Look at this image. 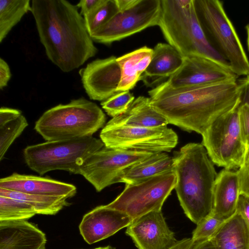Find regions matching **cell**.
Here are the masks:
<instances>
[{
    "instance_id": "6da1fadb",
    "label": "cell",
    "mask_w": 249,
    "mask_h": 249,
    "mask_svg": "<svg viewBox=\"0 0 249 249\" xmlns=\"http://www.w3.org/2000/svg\"><path fill=\"white\" fill-rule=\"evenodd\" d=\"M152 106L168 123L202 135L222 115L238 107L237 79L174 88L163 82L148 91Z\"/></svg>"
},
{
    "instance_id": "7a4b0ae2",
    "label": "cell",
    "mask_w": 249,
    "mask_h": 249,
    "mask_svg": "<svg viewBox=\"0 0 249 249\" xmlns=\"http://www.w3.org/2000/svg\"><path fill=\"white\" fill-rule=\"evenodd\" d=\"M31 12L47 56L62 71L77 69L97 53L76 5L65 0H33Z\"/></svg>"
},
{
    "instance_id": "3957f363",
    "label": "cell",
    "mask_w": 249,
    "mask_h": 249,
    "mask_svg": "<svg viewBox=\"0 0 249 249\" xmlns=\"http://www.w3.org/2000/svg\"><path fill=\"white\" fill-rule=\"evenodd\" d=\"M173 157L174 189L184 213L196 225L212 213L217 173L202 143H188Z\"/></svg>"
},
{
    "instance_id": "277c9868",
    "label": "cell",
    "mask_w": 249,
    "mask_h": 249,
    "mask_svg": "<svg viewBox=\"0 0 249 249\" xmlns=\"http://www.w3.org/2000/svg\"><path fill=\"white\" fill-rule=\"evenodd\" d=\"M161 6L158 26L169 44L183 57L203 56L231 69L228 62L208 41L197 16L194 0H161Z\"/></svg>"
},
{
    "instance_id": "5b68a950",
    "label": "cell",
    "mask_w": 249,
    "mask_h": 249,
    "mask_svg": "<svg viewBox=\"0 0 249 249\" xmlns=\"http://www.w3.org/2000/svg\"><path fill=\"white\" fill-rule=\"evenodd\" d=\"M106 121L105 114L96 104L81 97L46 111L34 129L46 141L71 140L92 136Z\"/></svg>"
},
{
    "instance_id": "8992f818",
    "label": "cell",
    "mask_w": 249,
    "mask_h": 249,
    "mask_svg": "<svg viewBox=\"0 0 249 249\" xmlns=\"http://www.w3.org/2000/svg\"><path fill=\"white\" fill-rule=\"evenodd\" d=\"M104 145L92 136L46 141L27 146L23 156L28 167L40 175L53 170L79 174L88 158Z\"/></svg>"
},
{
    "instance_id": "52a82bcc",
    "label": "cell",
    "mask_w": 249,
    "mask_h": 249,
    "mask_svg": "<svg viewBox=\"0 0 249 249\" xmlns=\"http://www.w3.org/2000/svg\"><path fill=\"white\" fill-rule=\"evenodd\" d=\"M196 11L210 44L228 62L238 76L249 75V61L222 2L194 0Z\"/></svg>"
},
{
    "instance_id": "ba28073f",
    "label": "cell",
    "mask_w": 249,
    "mask_h": 249,
    "mask_svg": "<svg viewBox=\"0 0 249 249\" xmlns=\"http://www.w3.org/2000/svg\"><path fill=\"white\" fill-rule=\"evenodd\" d=\"M239 107L217 118L201 135L202 144L213 164L229 170L240 167L247 150L240 131Z\"/></svg>"
},
{
    "instance_id": "9c48e42d",
    "label": "cell",
    "mask_w": 249,
    "mask_h": 249,
    "mask_svg": "<svg viewBox=\"0 0 249 249\" xmlns=\"http://www.w3.org/2000/svg\"><path fill=\"white\" fill-rule=\"evenodd\" d=\"M176 182V175L172 171L125 184L123 192L107 205L125 213L133 220L150 212L161 211Z\"/></svg>"
},
{
    "instance_id": "30bf717a",
    "label": "cell",
    "mask_w": 249,
    "mask_h": 249,
    "mask_svg": "<svg viewBox=\"0 0 249 249\" xmlns=\"http://www.w3.org/2000/svg\"><path fill=\"white\" fill-rule=\"evenodd\" d=\"M100 138L109 148L151 153L170 152L178 142L177 133L167 126L149 128L106 124Z\"/></svg>"
},
{
    "instance_id": "8fae6325",
    "label": "cell",
    "mask_w": 249,
    "mask_h": 249,
    "mask_svg": "<svg viewBox=\"0 0 249 249\" xmlns=\"http://www.w3.org/2000/svg\"><path fill=\"white\" fill-rule=\"evenodd\" d=\"M161 10V0H139L129 9L119 11L90 36L93 41L104 44L119 41L158 25Z\"/></svg>"
},
{
    "instance_id": "7c38bea8",
    "label": "cell",
    "mask_w": 249,
    "mask_h": 249,
    "mask_svg": "<svg viewBox=\"0 0 249 249\" xmlns=\"http://www.w3.org/2000/svg\"><path fill=\"white\" fill-rule=\"evenodd\" d=\"M152 153L114 149L104 145L88 158L79 174L99 192L107 187L119 183L121 173L125 169Z\"/></svg>"
},
{
    "instance_id": "4fadbf2b",
    "label": "cell",
    "mask_w": 249,
    "mask_h": 249,
    "mask_svg": "<svg viewBox=\"0 0 249 249\" xmlns=\"http://www.w3.org/2000/svg\"><path fill=\"white\" fill-rule=\"evenodd\" d=\"M180 68L166 81L174 88L204 85L233 79L238 76L230 69L201 55L184 57Z\"/></svg>"
},
{
    "instance_id": "5bb4252c",
    "label": "cell",
    "mask_w": 249,
    "mask_h": 249,
    "mask_svg": "<svg viewBox=\"0 0 249 249\" xmlns=\"http://www.w3.org/2000/svg\"><path fill=\"white\" fill-rule=\"evenodd\" d=\"M125 233L138 249H171L178 242L161 211L150 212L133 220Z\"/></svg>"
},
{
    "instance_id": "9a60e30c",
    "label": "cell",
    "mask_w": 249,
    "mask_h": 249,
    "mask_svg": "<svg viewBox=\"0 0 249 249\" xmlns=\"http://www.w3.org/2000/svg\"><path fill=\"white\" fill-rule=\"evenodd\" d=\"M79 74L91 100L103 102L117 92L121 73L114 56L92 61L80 70Z\"/></svg>"
},
{
    "instance_id": "2e32d148",
    "label": "cell",
    "mask_w": 249,
    "mask_h": 249,
    "mask_svg": "<svg viewBox=\"0 0 249 249\" xmlns=\"http://www.w3.org/2000/svg\"><path fill=\"white\" fill-rule=\"evenodd\" d=\"M132 221L125 213L101 205L83 216L79 229L84 240L92 244L113 235Z\"/></svg>"
},
{
    "instance_id": "e0dca14e",
    "label": "cell",
    "mask_w": 249,
    "mask_h": 249,
    "mask_svg": "<svg viewBox=\"0 0 249 249\" xmlns=\"http://www.w3.org/2000/svg\"><path fill=\"white\" fill-rule=\"evenodd\" d=\"M0 188L21 193L69 198L76 194V187L70 183L48 178L14 173L0 179Z\"/></svg>"
},
{
    "instance_id": "ac0fdd59",
    "label": "cell",
    "mask_w": 249,
    "mask_h": 249,
    "mask_svg": "<svg viewBox=\"0 0 249 249\" xmlns=\"http://www.w3.org/2000/svg\"><path fill=\"white\" fill-rule=\"evenodd\" d=\"M45 234L27 220L0 221V249H46Z\"/></svg>"
},
{
    "instance_id": "d6986e66",
    "label": "cell",
    "mask_w": 249,
    "mask_h": 249,
    "mask_svg": "<svg viewBox=\"0 0 249 249\" xmlns=\"http://www.w3.org/2000/svg\"><path fill=\"white\" fill-rule=\"evenodd\" d=\"M237 171L224 169L217 174L213 188V205L212 213L224 221L236 212L239 196Z\"/></svg>"
},
{
    "instance_id": "ffe728a7",
    "label": "cell",
    "mask_w": 249,
    "mask_h": 249,
    "mask_svg": "<svg viewBox=\"0 0 249 249\" xmlns=\"http://www.w3.org/2000/svg\"><path fill=\"white\" fill-rule=\"evenodd\" d=\"M153 50L151 62L140 78L147 86L169 78L180 68L184 59L168 43H158Z\"/></svg>"
},
{
    "instance_id": "44dd1931",
    "label": "cell",
    "mask_w": 249,
    "mask_h": 249,
    "mask_svg": "<svg viewBox=\"0 0 249 249\" xmlns=\"http://www.w3.org/2000/svg\"><path fill=\"white\" fill-rule=\"evenodd\" d=\"M109 125L141 127L167 126V119L151 105L149 97L140 96L135 99L123 114L112 118Z\"/></svg>"
},
{
    "instance_id": "7402d4cb",
    "label": "cell",
    "mask_w": 249,
    "mask_h": 249,
    "mask_svg": "<svg viewBox=\"0 0 249 249\" xmlns=\"http://www.w3.org/2000/svg\"><path fill=\"white\" fill-rule=\"evenodd\" d=\"M174 159L166 152H154L148 157L137 162L121 173L119 182L133 184L173 171Z\"/></svg>"
},
{
    "instance_id": "603a6c76",
    "label": "cell",
    "mask_w": 249,
    "mask_h": 249,
    "mask_svg": "<svg viewBox=\"0 0 249 249\" xmlns=\"http://www.w3.org/2000/svg\"><path fill=\"white\" fill-rule=\"evenodd\" d=\"M153 50L143 46L117 58L121 69V80L117 92L129 91L140 80L150 64Z\"/></svg>"
},
{
    "instance_id": "cb8c5ba5",
    "label": "cell",
    "mask_w": 249,
    "mask_h": 249,
    "mask_svg": "<svg viewBox=\"0 0 249 249\" xmlns=\"http://www.w3.org/2000/svg\"><path fill=\"white\" fill-rule=\"evenodd\" d=\"M210 240L215 249H249V229L236 212L224 221Z\"/></svg>"
},
{
    "instance_id": "d4e9b609",
    "label": "cell",
    "mask_w": 249,
    "mask_h": 249,
    "mask_svg": "<svg viewBox=\"0 0 249 249\" xmlns=\"http://www.w3.org/2000/svg\"><path fill=\"white\" fill-rule=\"evenodd\" d=\"M28 125L20 110L2 107L0 108V160L8 149Z\"/></svg>"
},
{
    "instance_id": "484cf974",
    "label": "cell",
    "mask_w": 249,
    "mask_h": 249,
    "mask_svg": "<svg viewBox=\"0 0 249 249\" xmlns=\"http://www.w3.org/2000/svg\"><path fill=\"white\" fill-rule=\"evenodd\" d=\"M0 196L25 202L31 206L37 214L54 215L70 204L64 197L29 194L0 188Z\"/></svg>"
},
{
    "instance_id": "4316f807",
    "label": "cell",
    "mask_w": 249,
    "mask_h": 249,
    "mask_svg": "<svg viewBox=\"0 0 249 249\" xmlns=\"http://www.w3.org/2000/svg\"><path fill=\"white\" fill-rule=\"evenodd\" d=\"M29 0H0V42H2L13 27L25 14L31 12Z\"/></svg>"
},
{
    "instance_id": "83f0119b",
    "label": "cell",
    "mask_w": 249,
    "mask_h": 249,
    "mask_svg": "<svg viewBox=\"0 0 249 249\" xmlns=\"http://www.w3.org/2000/svg\"><path fill=\"white\" fill-rule=\"evenodd\" d=\"M36 214L33 208L25 202L0 196V221L27 220Z\"/></svg>"
},
{
    "instance_id": "f1b7e54d",
    "label": "cell",
    "mask_w": 249,
    "mask_h": 249,
    "mask_svg": "<svg viewBox=\"0 0 249 249\" xmlns=\"http://www.w3.org/2000/svg\"><path fill=\"white\" fill-rule=\"evenodd\" d=\"M118 12L115 0H103L98 6L83 16L90 35L107 23Z\"/></svg>"
},
{
    "instance_id": "f546056e",
    "label": "cell",
    "mask_w": 249,
    "mask_h": 249,
    "mask_svg": "<svg viewBox=\"0 0 249 249\" xmlns=\"http://www.w3.org/2000/svg\"><path fill=\"white\" fill-rule=\"evenodd\" d=\"M134 100L133 94L129 91H121L102 102L101 105L107 115L113 118L124 113Z\"/></svg>"
},
{
    "instance_id": "4dcf8cb0",
    "label": "cell",
    "mask_w": 249,
    "mask_h": 249,
    "mask_svg": "<svg viewBox=\"0 0 249 249\" xmlns=\"http://www.w3.org/2000/svg\"><path fill=\"white\" fill-rule=\"evenodd\" d=\"M224 221L211 213L196 224L192 232V240L194 241L210 240Z\"/></svg>"
},
{
    "instance_id": "1f68e13d",
    "label": "cell",
    "mask_w": 249,
    "mask_h": 249,
    "mask_svg": "<svg viewBox=\"0 0 249 249\" xmlns=\"http://www.w3.org/2000/svg\"><path fill=\"white\" fill-rule=\"evenodd\" d=\"M240 194L249 196V147L247 150L243 162L237 171Z\"/></svg>"
},
{
    "instance_id": "d6a6232c",
    "label": "cell",
    "mask_w": 249,
    "mask_h": 249,
    "mask_svg": "<svg viewBox=\"0 0 249 249\" xmlns=\"http://www.w3.org/2000/svg\"><path fill=\"white\" fill-rule=\"evenodd\" d=\"M238 114L241 136L246 145L249 147V106L240 104Z\"/></svg>"
},
{
    "instance_id": "836d02e7",
    "label": "cell",
    "mask_w": 249,
    "mask_h": 249,
    "mask_svg": "<svg viewBox=\"0 0 249 249\" xmlns=\"http://www.w3.org/2000/svg\"><path fill=\"white\" fill-rule=\"evenodd\" d=\"M236 212L242 217L249 229V196L239 195Z\"/></svg>"
},
{
    "instance_id": "e575fe53",
    "label": "cell",
    "mask_w": 249,
    "mask_h": 249,
    "mask_svg": "<svg viewBox=\"0 0 249 249\" xmlns=\"http://www.w3.org/2000/svg\"><path fill=\"white\" fill-rule=\"evenodd\" d=\"M11 77L9 65L2 58H0V89H2L7 86Z\"/></svg>"
},
{
    "instance_id": "d590c367",
    "label": "cell",
    "mask_w": 249,
    "mask_h": 249,
    "mask_svg": "<svg viewBox=\"0 0 249 249\" xmlns=\"http://www.w3.org/2000/svg\"><path fill=\"white\" fill-rule=\"evenodd\" d=\"M103 0H81L76 5L80 9V14L84 16L98 6Z\"/></svg>"
},
{
    "instance_id": "8d00e7d4",
    "label": "cell",
    "mask_w": 249,
    "mask_h": 249,
    "mask_svg": "<svg viewBox=\"0 0 249 249\" xmlns=\"http://www.w3.org/2000/svg\"><path fill=\"white\" fill-rule=\"evenodd\" d=\"M241 94L240 104H247L249 106V75L238 80Z\"/></svg>"
},
{
    "instance_id": "74e56055",
    "label": "cell",
    "mask_w": 249,
    "mask_h": 249,
    "mask_svg": "<svg viewBox=\"0 0 249 249\" xmlns=\"http://www.w3.org/2000/svg\"><path fill=\"white\" fill-rule=\"evenodd\" d=\"M139 0H115L119 11L129 9L135 5Z\"/></svg>"
},
{
    "instance_id": "f35d334b",
    "label": "cell",
    "mask_w": 249,
    "mask_h": 249,
    "mask_svg": "<svg viewBox=\"0 0 249 249\" xmlns=\"http://www.w3.org/2000/svg\"><path fill=\"white\" fill-rule=\"evenodd\" d=\"M195 243L192 238H185L178 240V243L171 249H191Z\"/></svg>"
},
{
    "instance_id": "ab89813d",
    "label": "cell",
    "mask_w": 249,
    "mask_h": 249,
    "mask_svg": "<svg viewBox=\"0 0 249 249\" xmlns=\"http://www.w3.org/2000/svg\"><path fill=\"white\" fill-rule=\"evenodd\" d=\"M191 249H215L210 240L195 241Z\"/></svg>"
},
{
    "instance_id": "60d3db41",
    "label": "cell",
    "mask_w": 249,
    "mask_h": 249,
    "mask_svg": "<svg viewBox=\"0 0 249 249\" xmlns=\"http://www.w3.org/2000/svg\"><path fill=\"white\" fill-rule=\"evenodd\" d=\"M246 30L247 33V44L248 46V49L249 50V24L246 26Z\"/></svg>"
},
{
    "instance_id": "b9f144b4",
    "label": "cell",
    "mask_w": 249,
    "mask_h": 249,
    "mask_svg": "<svg viewBox=\"0 0 249 249\" xmlns=\"http://www.w3.org/2000/svg\"><path fill=\"white\" fill-rule=\"evenodd\" d=\"M110 246H107L106 247H98L93 249H109Z\"/></svg>"
},
{
    "instance_id": "7bdbcfd3",
    "label": "cell",
    "mask_w": 249,
    "mask_h": 249,
    "mask_svg": "<svg viewBox=\"0 0 249 249\" xmlns=\"http://www.w3.org/2000/svg\"><path fill=\"white\" fill-rule=\"evenodd\" d=\"M109 249H115V248L112 247H111V246H110Z\"/></svg>"
}]
</instances>
